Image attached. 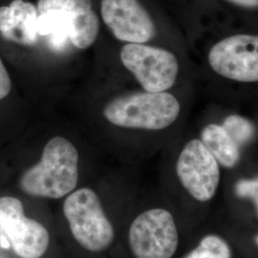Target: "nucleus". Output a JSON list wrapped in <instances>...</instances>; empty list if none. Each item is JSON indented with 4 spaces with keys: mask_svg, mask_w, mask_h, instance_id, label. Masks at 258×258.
<instances>
[{
    "mask_svg": "<svg viewBox=\"0 0 258 258\" xmlns=\"http://www.w3.org/2000/svg\"><path fill=\"white\" fill-rule=\"evenodd\" d=\"M204 146L217 161L218 165L233 168L240 161V147L218 124H209L202 130L201 140Z\"/></svg>",
    "mask_w": 258,
    "mask_h": 258,
    "instance_id": "13",
    "label": "nucleus"
},
{
    "mask_svg": "<svg viewBox=\"0 0 258 258\" xmlns=\"http://www.w3.org/2000/svg\"><path fill=\"white\" fill-rule=\"evenodd\" d=\"M235 194L240 198H249L257 208L258 204V181L255 179H243L235 184Z\"/></svg>",
    "mask_w": 258,
    "mask_h": 258,
    "instance_id": "16",
    "label": "nucleus"
},
{
    "mask_svg": "<svg viewBox=\"0 0 258 258\" xmlns=\"http://www.w3.org/2000/svg\"><path fill=\"white\" fill-rule=\"evenodd\" d=\"M231 247L219 235L210 234L200 241L199 245L184 258H231Z\"/></svg>",
    "mask_w": 258,
    "mask_h": 258,
    "instance_id": "14",
    "label": "nucleus"
},
{
    "mask_svg": "<svg viewBox=\"0 0 258 258\" xmlns=\"http://www.w3.org/2000/svg\"><path fill=\"white\" fill-rule=\"evenodd\" d=\"M71 31L69 41L78 49H86L96 41L100 20L91 0H70Z\"/></svg>",
    "mask_w": 258,
    "mask_h": 258,
    "instance_id": "12",
    "label": "nucleus"
},
{
    "mask_svg": "<svg viewBox=\"0 0 258 258\" xmlns=\"http://www.w3.org/2000/svg\"><path fill=\"white\" fill-rule=\"evenodd\" d=\"M79 180V153L62 137L47 143L40 162L29 168L20 180L25 194L41 198L59 199L71 194Z\"/></svg>",
    "mask_w": 258,
    "mask_h": 258,
    "instance_id": "1",
    "label": "nucleus"
},
{
    "mask_svg": "<svg viewBox=\"0 0 258 258\" xmlns=\"http://www.w3.org/2000/svg\"><path fill=\"white\" fill-rule=\"evenodd\" d=\"M37 7L24 0H14L10 6L0 7V34L3 37L24 46L38 41Z\"/></svg>",
    "mask_w": 258,
    "mask_h": 258,
    "instance_id": "10",
    "label": "nucleus"
},
{
    "mask_svg": "<svg viewBox=\"0 0 258 258\" xmlns=\"http://www.w3.org/2000/svg\"><path fill=\"white\" fill-rule=\"evenodd\" d=\"M102 18L120 41L145 43L156 35L153 19L138 0H102Z\"/></svg>",
    "mask_w": 258,
    "mask_h": 258,
    "instance_id": "9",
    "label": "nucleus"
},
{
    "mask_svg": "<svg viewBox=\"0 0 258 258\" xmlns=\"http://www.w3.org/2000/svg\"><path fill=\"white\" fill-rule=\"evenodd\" d=\"M180 103L169 93L136 92L113 99L103 109L111 123L124 128L161 130L178 118Z\"/></svg>",
    "mask_w": 258,
    "mask_h": 258,
    "instance_id": "2",
    "label": "nucleus"
},
{
    "mask_svg": "<svg viewBox=\"0 0 258 258\" xmlns=\"http://www.w3.org/2000/svg\"><path fill=\"white\" fill-rule=\"evenodd\" d=\"M222 127L239 147L254 137V126L248 119L239 115H231L224 120Z\"/></svg>",
    "mask_w": 258,
    "mask_h": 258,
    "instance_id": "15",
    "label": "nucleus"
},
{
    "mask_svg": "<svg viewBox=\"0 0 258 258\" xmlns=\"http://www.w3.org/2000/svg\"><path fill=\"white\" fill-rule=\"evenodd\" d=\"M184 189L199 202L212 200L220 181L217 161L200 140H191L182 150L176 165Z\"/></svg>",
    "mask_w": 258,
    "mask_h": 258,
    "instance_id": "6",
    "label": "nucleus"
},
{
    "mask_svg": "<svg viewBox=\"0 0 258 258\" xmlns=\"http://www.w3.org/2000/svg\"><path fill=\"white\" fill-rule=\"evenodd\" d=\"M63 212L75 239L84 249L99 252L110 247L114 228L92 189L83 187L70 194L65 199Z\"/></svg>",
    "mask_w": 258,
    "mask_h": 258,
    "instance_id": "3",
    "label": "nucleus"
},
{
    "mask_svg": "<svg viewBox=\"0 0 258 258\" xmlns=\"http://www.w3.org/2000/svg\"><path fill=\"white\" fill-rule=\"evenodd\" d=\"M120 59L146 91L164 92L175 83L178 61L175 55L165 49L128 43L121 48Z\"/></svg>",
    "mask_w": 258,
    "mask_h": 258,
    "instance_id": "5",
    "label": "nucleus"
},
{
    "mask_svg": "<svg viewBox=\"0 0 258 258\" xmlns=\"http://www.w3.org/2000/svg\"><path fill=\"white\" fill-rule=\"evenodd\" d=\"M128 240L136 258H172L179 244L175 220L165 209L148 210L132 222Z\"/></svg>",
    "mask_w": 258,
    "mask_h": 258,
    "instance_id": "4",
    "label": "nucleus"
},
{
    "mask_svg": "<svg viewBox=\"0 0 258 258\" xmlns=\"http://www.w3.org/2000/svg\"><path fill=\"white\" fill-rule=\"evenodd\" d=\"M12 88V83L8 71L6 70L0 58V100L6 98L9 95Z\"/></svg>",
    "mask_w": 258,
    "mask_h": 258,
    "instance_id": "17",
    "label": "nucleus"
},
{
    "mask_svg": "<svg viewBox=\"0 0 258 258\" xmlns=\"http://www.w3.org/2000/svg\"><path fill=\"white\" fill-rule=\"evenodd\" d=\"M232 4L246 9H257L258 0H227Z\"/></svg>",
    "mask_w": 258,
    "mask_h": 258,
    "instance_id": "18",
    "label": "nucleus"
},
{
    "mask_svg": "<svg viewBox=\"0 0 258 258\" xmlns=\"http://www.w3.org/2000/svg\"><path fill=\"white\" fill-rule=\"evenodd\" d=\"M209 62L213 71L240 83L258 81V37L234 35L212 47Z\"/></svg>",
    "mask_w": 258,
    "mask_h": 258,
    "instance_id": "7",
    "label": "nucleus"
},
{
    "mask_svg": "<svg viewBox=\"0 0 258 258\" xmlns=\"http://www.w3.org/2000/svg\"><path fill=\"white\" fill-rule=\"evenodd\" d=\"M0 227L7 233L15 252L21 258H40L50 236L39 222L25 216L23 205L15 197L0 198Z\"/></svg>",
    "mask_w": 258,
    "mask_h": 258,
    "instance_id": "8",
    "label": "nucleus"
},
{
    "mask_svg": "<svg viewBox=\"0 0 258 258\" xmlns=\"http://www.w3.org/2000/svg\"><path fill=\"white\" fill-rule=\"evenodd\" d=\"M37 12L38 36L46 37L53 50H62L71 31L70 0H38Z\"/></svg>",
    "mask_w": 258,
    "mask_h": 258,
    "instance_id": "11",
    "label": "nucleus"
}]
</instances>
